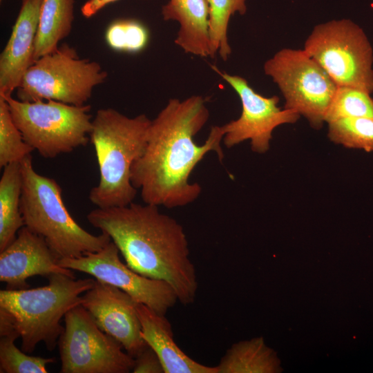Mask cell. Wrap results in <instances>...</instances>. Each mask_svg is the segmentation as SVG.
Masks as SVG:
<instances>
[{
    "instance_id": "cell-23",
    "label": "cell",
    "mask_w": 373,
    "mask_h": 373,
    "mask_svg": "<svg viewBox=\"0 0 373 373\" xmlns=\"http://www.w3.org/2000/svg\"><path fill=\"white\" fill-rule=\"evenodd\" d=\"M0 337L1 373H46V366L55 361V358L30 356L19 350L15 344V341L20 338L18 332Z\"/></svg>"
},
{
    "instance_id": "cell-5",
    "label": "cell",
    "mask_w": 373,
    "mask_h": 373,
    "mask_svg": "<svg viewBox=\"0 0 373 373\" xmlns=\"http://www.w3.org/2000/svg\"><path fill=\"white\" fill-rule=\"evenodd\" d=\"M47 285L0 291V309L11 318L21 338V350L32 353L39 343L52 351L64 330L61 319L72 308L82 305V293L91 289L95 280H76L63 274L48 277Z\"/></svg>"
},
{
    "instance_id": "cell-7",
    "label": "cell",
    "mask_w": 373,
    "mask_h": 373,
    "mask_svg": "<svg viewBox=\"0 0 373 373\" xmlns=\"http://www.w3.org/2000/svg\"><path fill=\"white\" fill-rule=\"evenodd\" d=\"M107 76L98 62L80 58L75 48L63 44L35 61L17 88V96L23 102L55 100L84 106Z\"/></svg>"
},
{
    "instance_id": "cell-4",
    "label": "cell",
    "mask_w": 373,
    "mask_h": 373,
    "mask_svg": "<svg viewBox=\"0 0 373 373\" xmlns=\"http://www.w3.org/2000/svg\"><path fill=\"white\" fill-rule=\"evenodd\" d=\"M20 163V210L24 226L43 237L59 260L99 251L111 241L106 233L91 234L73 218L63 201L60 186L35 170L31 155Z\"/></svg>"
},
{
    "instance_id": "cell-20",
    "label": "cell",
    "mask_w": 373,
    "mask_h": 373,
    "mask_svg": "<svg viewBox=\"0 0 373 373\" xmlns=\"http://www.w3.org/2000/svg\"><path fill=\"white\" fill-rule=\"evenodd\" d=\"M3 169L0 180V251L16 238L24 226L20 210L23 186L21 163H10Z\"/></svg>"
},
{
    "instance_id": "cell-21",
    "label": "cell",
    "mask_w": 373,
    "mask_h": 373,
    "mask_svg": "<svg viewBox=\"0 0 373 373\" xmlns=\"http://www.w3.org/2000/svg\"><path fill=\"white\" fill-rule=\"evenodd\" d=\"M246 0H207L209 9V37L212 58L218 54L226 61L231 49L227 39V28L230 17L247 11Z\"/></svg>"
},
{
    "instance_id": "cell-12",
    "label": "cell",
    "mask_w": 373,
    "mask_h": 373,
    "mask_svg": "<svg viewBox=\"0 0 373 373\" xmlns=\"http://www.w3.org/2000/svg\"><path fill=\"white\" fill-rule=\"evenodd\" d=\"M117 245L111 240L102 250L77 258H61L58 264L82 271L96 280L115 286L155 312L165 315L178 301L177 294L167 283L140 275L124 264Z\"/></svg>"
},
{
    "instance_id": "cell-24",
    "label": "cell",
    "mask_w": 373,
    "mask_h": 373,
    "mask_svg": "<svg viewBox=\"0 0 373 373\" xmlns=\"http://www.w3.org/2000/svg\"><path fill=\"white\" fill-rule=\"evenodd\" d=\"M33 151L14 122L7 101L0 95V167L21 162Z\"/></svg>"
},
{
    "instance_id": "cell-26",
    "label": "cell",
    "mask_w": 373,
    "mask_h": 373,
    "mask_svg": "<svg viewBox=\"0 0 373 373\" xmlns=\"http://www.w3.org/2000/svg\"><path fill=\"white\" fill-rule=\"evenodd\" d=\"M105 37L108 45L115 50L136 52L146 46L149 32L141 23L122 19L109 25Z\"/></svg>"
},
{
    "instance_id": "cell-22",
    "label": "cell",
    "mask_w": 373,
    "mask_h": 373,
    "mask_svg": "<svg viewBox=\"0 0 373 373\" xmlns=\"http://www.w3.org/2000/svg\"><path fill=\"white\" fill-rule=\"evenodd\" d=\"M327 124L332 142L347 149L373 151V118L344 117Z\"/></svg>"
},
{
    "instance_id": "cell-14",
    "label": "cell",
    "mask_w": 373,
    "mask_h": 373,
    "mask_svg": "<svg viewBox=\"0 0 373 373\" xmlns=\"http://www.w3.org/2000/svg\"><path fill=\"white\" fill-rule=\"evenodd\" d=\"M58 260L45 239L23 226L0 251V280L7 289H23L30 287L27 279L35 276L63 274L75 278L73 270L60 266Z\"/></svg>"
},
{
    "instance_id": "cell-6",
    "label": "cell",
    "mask_w": 373,
    "mask_h": 373,
    "mask_svg": "<svg viewBox=\"0 0 373 373\" xmlns=\"http://www.w3.org/2000/svg\"><path fill=\"white\" fill-rule=\"evenodd\" d=\"M3 97L24 141L42 157L55 158L88 142L93 121L90 105L55 100L30 102L12 95Z\"/></svg>"
},
{
    "instance_id": "cell-27",
    "label": "cell",
    "mask_w": 373,
    "mask_h": 373,
    "mask_svg": "<svg viewBox=\"0 0 373 373\" xmlns=\"http://www.w3.org/2000/svg\"><path fill=\"white\" fill-rule=\"evenodd\" d=\"M134 358V373H164L159 357L149 345Z\"/></svg>"
},
{
    "instance_id": "cell-2",
    "label": "cell",
    "mask_w": 373,
    "mask_h": 373,
    "mask_svg": "<svg viewBox=\"0 0 373 373\" xmlns=\"http://www.w3.org/2000/svg\"><path fill=\"white\" fill-rule=\"evenodd\" d=\"M86 218L110 236L131 269L169 284L182 305L194 302L198 289L196 271L184 229L175 218L157 206L134 202L97 207Z\"/></svg>"
},
{
    "instance_id": "cell-3",
    "label": "cell",
    "mask_w": 373,
    "mask_h": 373,
    "mask_svg": "<svg viewBox=\"0 0 373 373\" xmlns=\"http://www.w3.org/2000/svg\"><path fill=\"white\" fill-rule=\"evenodd\" d=\"M151 123L145 114L128 117L111 108L97 111L89 137L95 150L99 182L88 198L97 208L133 202L137 189L131 183V167L145 151Z\"/></svg>"
},
{
    "instance_id": "cell-1",
    "label": "cell",
    "mask_w": 373,
    "mask_h": 373,
    "mask_svg": "<svg viewBox=\"0 0 373 373\" xmlns=\"http://www.w3.org/2000/svg\"><path fill=\"white\" fill-rule=\"evenodd\" d=\"M209 117L204 99L193 95L170 99L151 120L145 151L131 171V183L140 190L144 204L173 209L198 199L202 187L190 182L193 170L209 152L220 161L224 158L222 126H211L204 144L194 140Z\"/></svg>"
},
{
    "instance_id": "cell-17",
    "label": "cell",
    "mask_w": 373,
    "mask_h": 373,
    "mask_svg": "<svg viewBox=\"0 0 373 373\" xmlns=\"http://www.w3.org/2000/svg\"><path fill=\"white\" fill-rule=\"evenodd\" d=\"M162 14L164 20H175L180 24L176 45L186 53L212 58L207 0H169Z\"/></svg>"
},
{
    "instance_id": "cell-29",
    "label": "cell",
    "mask_w": 373,
    "mask_h": 373,
    "mask_svg": "<svg viewBox=\"0 0 373 373\" xmlns=\"http://www.w3.org/2000/svg\"><path fill=\"white\" fill-rule=\"evenodd\" d=\"M1 1H2V0H1Z\"/></svg>"
},
{
    "instance_id": "cell-19",
    "label": "cell",
    "mask_w": 373,
    "mask_h": 373,
    "mask_svg": "<svg viewBox=\"0 0 373 373\" xmlns=\"http://www.w3.org/2000/svg\"><path fill=\"white\" fill-rule=\"evenodd\" d=\"M74 0H42L35 39V61L55 51L69 35L74 20Z\"/></svg>"
},
{
    "instance_id": "cell-11",
    "label": "cell",
    "mask_w": 373,
    "mask_h": 373,
    "mask_svg": "<svg viewBox=\"0 0 373 373\" xmlns=\"http://www.w3.org/2000/svg\"><path fill=\"white\" fill-rule=\"evenodd\" d=\"M211 68L233 88L242 104L240 117L222 126V142L227 148L249 140L254 152L265 153L269 150L274 130L283 124H294L299 119L300 115L296 112L281 109L278 106V96H262L245 78L222 72L215 66Z\"/></svg>"
},
{
    "instance_id": "cell-9",
    "label": "cell",
    "mask_w": 373,
    "mask_h": 373,
    "mask_svg": "<svg viewBox=\"0 0 373 373\" xmlns=\"http://www.w3.org/2000/svg\"><path fill=\"white\" fill-rule=\"evenodd\" d=\"M279 88L284 108L303 116L309 125L320 129L337 90V85L303 49L283 48L263 66Z\"/></svg>"
},
{
    "instance_id": "cell-16",
    "label": "cell",
    "mask_w": 373,
    "mask_h": 373,
    "mask_svg": "<svg viewBox=\"0 0 373 373\" xmlns=\"http://www.w3.org/2000/svg\"><path fill=\"white\" fill-rule=\"evenodd\" d=\"M141 334L146 343L159 357L164 373H218L216 367L198 363L175 343L171 325L165 315L137 303Z\"/></svg>"
},
{
    "instance_id": "cell-25",
    "label": "cell",
    "mask_w": 373,
    "mask_h": 373,
    "mask_svg": "<svg viewBox=\"0 0 373 373\" xmlns=\"http://www.w3.org/2000/svg\"><path fill=\"white\" fill-rule=\"evenodd\" d=\"M365 90L338 86L325 116V123L344 117L373 118V98Z\"/></svg>"
},
{
    "instance_id": "cell-18",
    "label": "cell",
    "mask_w": 373,
    "mask_h": 373,
    "mask_svg": "<svg viewBox=\"0 0 373 373\" xmlns=\"http://www.w3.org/2000/svg\"><path fill=\"white\" fill-rule=\"evenodd\" d=\"M218 373H275L282 369L276 354L262 337L233 344L216 366Z\"/></svg>"
},
{
    "instance_id": "cell-8",
    "label": "cell",
    "mask_w": 373,
    "mask_h": 373,
    "mask_svg": "<svg viewBox=\"0 0 373 373\" xmlns=\"http://www.w3.org/2000/svg\"><path fill=\"white\" fill-rule=\"evenodd\" d=\"M303 50L337 86L373 93V49L364 30L350 19L314 26Z\"/></svg>"
},
{
    "instance_id": "cell-15",
    "label": "cell",
    "mask_w": 373,
    "mask_h": 373,
    "mask_svg": "<svg viewBox=\"0 0 373 373\" xmlns=\"http://www.w3.org/2000/svg\"><path fill=\"white\" fill-rule=\"evenodd\" d=\"M42 0H21L8 42L0 55V95H12L34 64L35 39Z\"/></svg>"
},
{
    "instance_id": "cell-13",
    "label": "cell",
    "mask_w": 373,
    "mask_h": 373,
    "mask_svg": "<svg viewBox=\"0 0 373 373\" xmlns=\"http://www.w3.org/2000/svg\"><path fill=\"white\" fill-rule=\"evenodd\" d=\"M82 305L97 326L135 358L148 345L143 339L137 302L123 290L95 279L82 296Z\"/></svg>"
},
{
    "instance_id": "cell-10",
    "label": "cell",
    "mask_w": 373,
    "mask_h": 373,
    "mask_svg": "<svg viewBox=\"0 0 373 373\" xmlns=\"http://www.w3.org/2000/svg\"><path fill=\"white\" fill-rule=\"evenodd\" d=\"M59 341L61 373H128L135 358L103 332L92 316L79 305L64 316Z\"/></svg>"
},
{
    "instance_id": "cell-28",
    "label": "cell",
    "mask_w": 373,
    "mask_h": 373,
    "mask_svg": "<svg viewBox=\"0 0 373 373\" xmlns=\"http://www.w3.org/2000/svg\"><path fill=\"white\" fill-rule=\"evenodd\" d=\"M117 0H88L81 8V12L86 18L94 16L106 5Z\"/></svg>"
}]
</instances>
